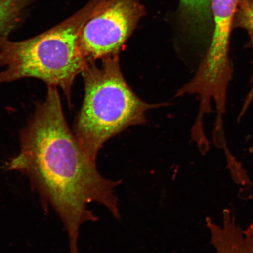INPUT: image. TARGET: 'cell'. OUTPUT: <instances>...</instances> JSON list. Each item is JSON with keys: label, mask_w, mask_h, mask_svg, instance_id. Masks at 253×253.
Instances as JSON below:
<instances>
[{"label": "cell", "mask_w": 253, "mask_h": 253, "mask_svg": "<svg viewBox=\"0 0 253 253\" xmlns=\"http://www.w3.org/2000/svg\"><path fill=\"white\" fill-rule=\"evenodd\" d=\"M248 33L249 34L250 37H251L252 47H253V31H249ZM253 102V73L251 78V88H250V90L248 94H247L246 97H245V100L244 102H243V106L242 107V110L240 111L239 119H240L242 118L243 116L245 115L247 110H248L250 106Z\"/></svg>", "instance_id": "cell-10"}, {"label": "cell", "mask_w": 253, "mask_h": 253, "mask_svg": "<svg viewBox=\"0 0 253 253\" xmlns=\"http://www.w3.org/2000/svg\"><path fill=\"white\" fill-rule=\"evenodd\" d=\"M87 62L82 72L84 97L76 120L75 136L88 156L96 160L100 148L129 126L146 121L148 110L164 106L143 102L123 77L119 55Z\"/></svg>", "instance_id": "cell-3"}, {"label": "cell", "mask_w": 253, "mask_h": 253, "mask_svg": "<svg viewBox=\"0 0 253 253\" xmlns=\"http://www.w3.org/2000/svg\"><path fill=\"white\" fill-rule=\"evenodd\" d=\"M33 0H0V37H7Z\"/></svg>", "instance_id": "cell-8"}, {"label": "cell", "mask_w": 253, "mask_h": 253, "mask_svg": "<svg viewBox=\"0 0 253 253\" xmlns=\"http://www.w3.org/2000/svg\"><path fill=\"white\" fill-rule=\"evenodd\" d=\"M249 152L251 154H253V146L249 148Z\"/></svg>", "instance_id": "cell-11"}, {"label": "cell", "mask_w": 253, "mask_h": 253, "mask_svg": "<svg viewBox=\"0 0 253 253\" xmlns=\"http://www.w3.org/2000/svg\"><path fill=\"white\" fill-rule=\"evenodd\" d=\"M178 12L183 26L192 33L213 25L211 0H179Z\"/></svg>", "instance_id": "cell-7"}, {"label": "cell", "mask_w": 253, "mask_h": 253, "mask_svg": "<svg viewBox=\"0 0 253 253\" xmlns=\"http://www.w3.org/2000/svg\"><path fill=\"white\" fill-rule=\"evenodd\" d=\"M239 0H211L213 31L211 45L199 69L213 79L227 77L232 72L229 58L231 31Z\"/></svg>", "instance_id": "cell-5"}, {"label": "cell", "mask_w": 253, "mask_h": 253, "mask_svg": "<svg viewBox=\"0 0 253 253\" xmlns=\"http://www.w3.org/2000/svg\"><path fill=\"white\" fill-rule=\"evenodd\" d=\"M253 31V0H239L233 27Z\"/></svg>", "instance_id": "cell-9"}, {"label": "cell", "mask_w": 253, "mask_h": 253, "mask_svg": "<svg viewBox=\"0 0 253 253\" xmlns=\"http://www.w3.org/2000/svg\"><path fill=\"white\" fill-rule=\"evenodd\" d=\"M20 142V151L6 163V169L27 177L44 207L55 211L67 232L70 253H79L82 224L99 220L88 209L91 202L103 205L120 220L115 188L122 181L104 177L96 160L85 153L69 128L56 87L47 86L45 101L37 104L21 131Z\"/></svg>", "instance_id": "cell-1"}, {"label": "cell", "mask_w": 253, "mask_h": 253, "mask_svg": "<svg viewBox=\"0 0 253 253\" xmlns=\"http://www.w3.org/2000/svg\"><path fill=\"white\" fill-rule=\"evenodd\" d=\"M145 15L139 0H99L79 37L86 61L119 55Z\"/></svg>", "instance_id": "cell-4"}, {"label": "cell", "mask_w": 253, "mask_h": 253, "mask_svg": "<svg viewBox=\"0 0 253 253\" xmlns=\"http://www.w3.org/2000/svg\"><path fill=\"white\" fill-rule=\"evenodd\" d=\"M211 233V243L217 253H253V223L243 229L229 209L223 211L219 225L210 217L206 219Z\"/></svg>", "instance_id": "cell-6"}, {"label": "cell", "mask_w": 253, "mask_h": 253, "mask_svg": "<svg viewBox=\"0 0 253 253\" xmlns=\"http://www.w3.org/2000/svg\"><path fill=\"white\" fill-rule=\"evenodd\" d=\"M99 0H91L77 13L31 39L12 41L0 37V84L26 78L40 79L61 88L71 106L72 88L87 61L79 37Z\"/></svg>", "instance_id": "cell-2"}]
</instances>
